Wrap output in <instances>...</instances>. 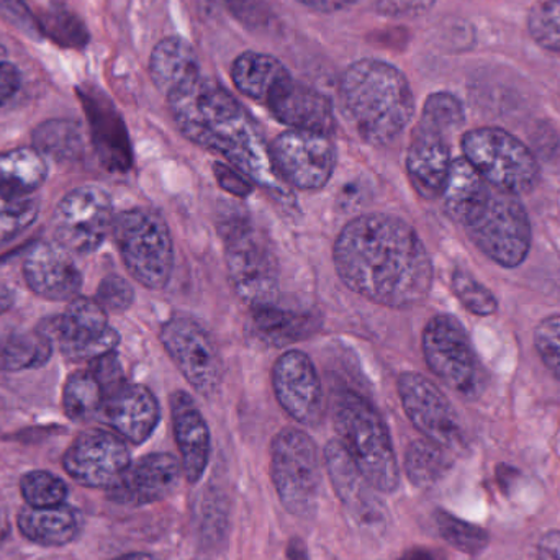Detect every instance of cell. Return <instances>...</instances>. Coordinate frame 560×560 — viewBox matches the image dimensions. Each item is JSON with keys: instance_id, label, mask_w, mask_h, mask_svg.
I'll list each match as a JSON object with an SVG mask.
<instances>
[{"instance_id": "6da1fadb", "label": "cell", "mask_w": 560, "mask_h": 560, "mask_svg": "<svg viewBox=\"0 0 560 560\" xmlns=\"http://www.w3.org/2000/svg\"><path fill=\"white\" fill-rule=\"evenodd\" d=\"M336 272L364 299L410 308L424 302L433 285V262L413 226L385 213L351 220L332 248Z\"/></svg>"}, {"instance_id": "7a4b0ae2", "label": "cell", "mask_w": 560, "mask_h": 560, "mask_svg": "<svg viewBox=\"0 0 560 560\" xmlns=\"http://www.w3.org/2000/svg\"><path fill=\"white\" fill-rule=\"evenodd\" d=\"M167 104L187 140L225 158L252 183L287 192L258 127L222 84L197 75L170 92Z\"/></svg>"}, {"instance_id": "3957f363", "label": "cell", "mask_w": 560, "mask_h": 560, "mask_svg": "<svg viewBox=\"0 0 560 560\" xmlns=\"http://www.w3.org/2000/svg\"><path fill=\"white\" fill-rule=\"evenodd\" d=\"M339 101L355 133L374 147H387L400 137L415 114L408 79L381 59L349 66L339 84Z\"/></svg>"}, {"instance_id": "277c9868", "label": "cell", "mask_w": 560, "mask_h": 560, "mask_svg": "<svg viewBox=\"0 0 560 560\" xmlns=\"http://www.w3.org/2000/svg\"><path fill=\"white\" fill-rule=\"evenodd\" d=\"M332 424L339 443L371 486L377 492L394 493L400 483V469L387 427L371 401L348 388L338 392L332 401Z\"/></svg>"}, {"instance_id": "5b68a950", "label": "cell", "mask_w": 560, "mask_h": 560, "mask_svg": "<svg viewBox=\"0 0 560 560\" xmlns=\"http://www.w3.org/2000/svg\"><path fill=\"white\" fill-rule=\"evenodd\" d=\"M459 223L474 245L497 265L518 268L528 258L532 223L518 196L487 184Z\"/></svg>"}, {"instance_id": "8992f818", "label": "cell", "mask_w": 560, "mask_h": 560, "mask_svg": "<svg viewBox=\"0 0 560 560\" xmlns=\"http://www.w3.org/2000/svg\"><path fill=\"white\" fill-rule=\"evenodd\" d=\"M112 232L131 278L147 289L167 285L173 275L174 245L160 213L151 209L127 210L115 217Z\"/></svg>"}, {"instance_id": "52a82bcc", "label": "cell", "mask_w": 560, "mask_h": 560, "mask_svg": "<svg viewBox=\"0 0 560 560\" xmlns=\"http://www.w3.org/2000/svg\"><path fill=\"white\" fill-rule=\"evenodd\" d=\"M271 480L290 515H316L322 489V460L315 441L296 428H285L271 443Z\"/></svg>"}, {"instance_id": "ba28073f", "label": "cell", "mask_w": 560, "mask_h": 560, "mask_svg": "<svg viewBox=\"0 0 560 560\" xmlns=\"http://www.w3.org/2000/svg\"><path fill=\"white\" fill-rule=\"evenodd\" d=\"M460 147L474 170L495 189L520 197L532 192L538 184L541 171L535 154L515 135L502 128L467 131Z\"/></svg>"}, {"instance_id": "9c48e42d", "label": "cell", "mask_w": 560, "mask_h": 560, "mask_svg": "<svg viewBox=\"0 0 560 560\" xmlns=\"http://www.w3.org/2000/svg\"><path fill=\"white\" fill-rule=\"evenodd\" d=\"M423 354L428 368L447 387L466 398H477L486 374L466 328L451 315H438L423 331Z\"/></svg>"}, {"instance_id": "30bf717a", "label": "cell", "mask_w": 560, "mask_h": 560, "mask_svg": "<svg viewBox=\"0 0 560 560\" xmlns=\"http://www.w3.org/2000/svg\"><path fill=\"white\" fill-rule=\"evenodd\" d=\"M225 259L229 278L240 299L252 306L275 303L279 269L268 240L245 222L226 229Z\"/></svg>"}, {"instance_id": "8fae6325", "label": "cell", "mask_w": 560, "mask_h": 560, "mask_svg": "<svg viewBox=\"0 0 560 560\" xmlns=\"http://www.w3.org/2000/svg\"><path fill=\"white\" fill-rule=\"evenodd\" d=\"M114 203L98 186L69 190L52 215L56 243L72 255L97 252L114 230Z\"/></svg>"}, {"instance_id": "7c38bea8", "label": "cell", "mask_w": 560, "mask_h": 560, "mask_svg": "<svg viewBox=\"0 0 560 560\" xmlns=\"http://www.w3.org/2000/svg\"><path fill=\"white\" fill-rule=\"evenodd\" d=\"M69 361H95L117 348L118 332L108 325L107 312L95 300L75 296L61 315L42 328Z\"/></svg>"}, {"instance_id": "4fadbf2b", "label": "cell", "mask_w": 560, "mask_h": 560, "mask_svg": "<svg viewBox=\"0 0 560 560\" xmlns=\"http://www.w3.org/2000/svg\"><path fill=\"white\" fill-rule=\"evenodd\" d=\"M398 395L405 413L427 440L450 453L466 450V434L456 410L430 378L417 372H405L398 377Z\"/></svg>"}, {"instance_id": "5bb4252c", "label": "cell", "mask_w": 560, "mask_h": 560, "mask_svg": "<svg viewBox=\"0 0 560 560\" xmlns=\"http://www.w3.org/2000/svg\"><path fill=\"white\" fill-rule=\"evenodd\" d=\"M130 466L127 441L102 428L79 433L62 456L66 474L88 489H112Z\"/></svg>"}, {"instance_id": "9a60e30c", "label": "cell", "mask_w": 560, "mask_h": 560, "mask_svg": "<svg viewBox=\"0 0 560 560\" xmlns=\"http://www.w3.org/2000/svg\"><path fill=\"white\" fill-rule=\"evenodd\" d=\"M161 342L186 381L200 395L219 392L223 362L212 336L189 318H171L161 328Z\"/></svg>"}, {"instance_id": "2e32d148", "label": "cell", "mask_w": 560, "mask_h": 560, "mask_svg": "<svg viewBox=\"0 0 560 560\" xmlns=\"http://www.w3.org/2000/svg\"><path fill=\"white\" fill-rule=\"evenodd\" d=\"M269 150L280 179L295 189H322L335 171V144L328 135L283 131L272 141Z\"/></svg>"}, {"instance_id": "e0dca14e", "label": "cell", "mask_w": 560, "mask_h": 560, "mask_svg": "<svg viewBox=\"0 0 560 560\" xmlns=\"http://www.w3.org/2000/svg\"><path fill=\"white\" fill-rule=\"evenodd\" d=\"M323 460L332 490L349 518L372 535L384 533L388 525L387 506L378 497L381 492L365 479L345 446L338 440L329 441Z\"/></svg>"}, {"instance_id": "ac0fdd59", "label": "cell", "mask_w": 560, "mask_h": 560, "mask_svg": "<svg viewBox=\"0 0 560 560\" xmlns=\"http://www.w3.org/2000/svg\"><path fill=\"white\" fill-rule=\"evenodd\" d=\"M272 387L280 407L296 423L315 427L322 421V382L312 359L302 351L283 352L272 369Z\"/></svg>"}, {"instance_id": "d6986e66", "label": "cell", "mask_w": 560, "mask_h": 560, "mask_svg": "<svg viewBox=\"0 0 560 560\" xmlns=\"http://www.w3.org/2000/svg\"><path fill=\"white\" fill-rule=\"evenodd\" d=\"M183 474L180 460L173 454H148L131 464L124 477L107 490L108 500L128 509L163 502L176 492Z\"/></svg>"}, {"instance_id": "ffe728a7", "label": "cell", "mask_w": 560, "mask_h": 560, "mask_svg": "<svg viewBox=\"0 0 560 560\" xmlns=\"http://www.w3.org/2000/svg\"><path fill=\"white\" fill-rule=\"evenodd\" d=\"M72 253L58 243H36L23 259V278L39 299L71 302L82 287V275Z\"/></svg>"}, {"instance_id": "44dd1931", "label": "cell", "mask_w": 560, "mask_h": 560, "mask_svg": "<svg viewBox=\"0 0 560 560\" xmlns=\"http://www.w3.org/2000/svg\"><path fill=\"white\" fill-rule=\"evenodd\" d=\"M271 114L280 124L292 130L331 135L335 130V110L331 101L292 75L280 81L266 101Z\"/></svg>"}, {"instance_id": "7402d4cb", "label": "cell", "mask_w": 560, "mask_h": 560, "mask_svg": "<svg viewBox=\"0 0 560 560\" xmlns=\"http://www.w3.org/2000/svg\"><path fill=\"white\" fill-rule=\"evenodd\" d=\"M98 421L131 444H143L160 423V405L143 385L124 384L105 395Z\"/></svg>"}, {"instance_id": "603a6c76", "label": "cell", "mask_w": 560, "mask_h": 560, "mask_svg": "<svg viewBox=\"0 0 560 560\" xmlns=\"http://www.w3.org/2000/svg\"><path fill=\"white\" fill-rule=\"evenodd\" d=\"M171 415L184 477L187 482L196 486L209 466L212 451L209 424L194 398L186 392L171 395Z\"/></svg>"}, {"instance_id": "cb8c5ba5", "label": "cell", "mask_w": 560, "mask_h": 560, "mask_svg": "<svg viewBox=\"0 0 560 560\" xmlns=\"http://www.w3.org/2000/svg\"><path fill=\"white\" fill-rule=\"evenodd\" d=\"M447 138L450 135L421 124L415 128L408 150L407 170L415 190L423 199L434 200L443 194L453 164Z\"/></svg>"}, {"instance_id": "d4e9b609", "label": "cell", "mask_w": 560, "mask_h": 560, "mask_svg": "<svg viewBox=\"0 0 560 560\" xmlns=\"http://www.w3.org/2000/svg\"><path fill=\"white\" fill-rule=\"evenodd\" d=\"M75 92L84 105L102 161L112 170H127L131 163L130 144L124 120L114 104L94 85H81Z\"/></svg>"}, {"instance_id": "484cf974", "label": "cell", "mask_w": 560, "mask_h": 560, "mask_svg": "<svg viewBox=\"0 0 560 560\" xmlns=\"http://www.w3.org/2000/svg\"><path fill=\"white\" fill-rule=\"evenodd\" d=\"M84 518L74 506L59 503L55 506H23L16 515V528L23 538L43 548L71 545L81 535Z\"/></svg>"}, {"instance_id": "4316f807", "label": "cell", "mask_w": 560, "mask_h": 560, "mask_svg": "<svg viewBox=\"0 0 560 560\" xmlns=\"http://www.w3.org/2000/svg\"><path fill=\"white\" fill-rule=\"evenodd\" d=\"M200 74L199 56L186 39L170 36L154 46L150 58V75L154 85L164 94H170L184 82Z\"/></svg>"}, {"instance_id": "83f0119b", "label": "cell", "mask_w": 560, "mask_h": 560, "mask_svg": "<svg viewBox=\"0 0 560 560\" xmlns=\"http://www.w3.org/2000/svg\"><path fill=\"white\" fill-rule=\"evenodd\" d=\"M289 75V71L279 59L265 52H243L232 66L233 84L253 101H268L276 85Z\"/></svg>"}, {"instance_id": "f1b7e54d", "label": "cell", "mask_w": 560, "mask_h": 560, "mask_svg": "<svg viewBox=\"0 0 560 560\" xmlns=\"http://www.w3.org/2000/svg\"><path fill=\"white\" fill-rule=\"evenodd\" d=\"M253 325L259 338L268 345L289 346L312 335L316 329V318L268 303L253 306Z\"/></svg>"}, {"instance_id": "f546056e", "label": "cell", "mask_w": 560, "mask_h": 560, "mask_svg": "<svg viewBox=\"0 0 560 560\" xmlns=\"http://www.w3.org/2000/svg\"><path fill=\"white\" fill-rule=\"evenodd\" d=\"M48 176L45 158L35 148L0 153V194H33Z\"/></svg>"}, {"instance_id": "4dcf8cb0", "label": "cell", "mask_w": 560, "mask_h": 560, "mask_svg": "<svg viewBox=\"0 0 560 560\" xmlns=\"http://www.w3.org/2000/svg\"><path fill=\"white\" fill-rule=\"evenodd\" d=\"M52 341L42 328L15 332L0 342V372L43 368L51 359Z\"/></svg>"}, {"instance_id": "1f68e13d", "label": "cell", "mask_w": 560, "mask_h": 560, "mask_svg": "<svg viewBox=\"0 0 560 560\" xmlns=\"http://www.w3.org/2000/svg\"><path fill=\"white\" fill-rule=\"evenodd\" d=\"M453 467L451 453L433 441L418 440L405 453V474L415 487L428 489L444 479Z\"/></svg>"}, {"instance_id": "d6a6232c", "label": "cell", "mask_w": 560, "mask_h": 560, "mask_svg": "<svg viewBox=\"0 0 560 560\" xmlns=\"http://www.w3.org/2000/svg\"><path fill=\"white\" fill-rule=\"evenodd\" d=\"M486 180L474 170L472 164L466 158H457L451 164L446 184H444L443 197L444 209L447 215L459 223L464 213L476 202L477 197L482 194Z\"/></svg>"}, {"instance_id": "836d02e7", "label": "cell", "mask_w": 560, "mask_h": 560, "mask_svg": "<svg viewBox=\"0 0 560 560\" xmlns=\"http://www.w3.org/2000/svg\"><path fill=\"white\" fill-rule=\"evenodd\" d=\"M102 404H104V392L91 369L69 375L62 388V408L69 420H97Z\"/></svg>"}, {"instance_id": "e575fe53", "label": "cell", "mask_w": 560, "mask_h": 560, "mask_svg": "<svg viewBox=\"0 0 560 560\" xmlns=\"http://www.w3.org/2000/svg\"><path fill=\"white\" fill-rule=\"evenodd\" d=\"M230 529V500L225 490L209 489L200 500L197 538L206 551H217L226 542Z\"/></svg>"}, {"instance_id": "d590c367", "label": "cell", "mask_w": 560, "mask_h": 560, "mask_svg": "<svg viewBox=\"0 0 560 560\" xmlns=\"http://www.w3.org/2000/svg\"><path fill=\"white\" fill-rule=\"evenodd\" d=\"M33 147L43 158L75 160L82 153V135L72 120H48L33 131Z\"/></svg>"}, {"instance_id": "8d00e7d4", "label": "cell", "mask_w": 560, "mask_h": 560, "mask_svg": "<svg viewBox=\"0 0 560 560\" xmlns=\"http://www.w3.org/2000/svg\"><path fill=\"white\" fill-rule=\"evenodd\" d=\"M36 20L42 36H48L61 48L82 49L91 39L84 22L66 7H51L38 13Z\"/></svg>"}, {"instance_id": "74e56055", "label": "cell", "mask_w": 560, "mask_h": 560, "mask_svg": "<svg viewBox=\"0 0 560 560\" xmlns=\"http://www.w3.org/2000/svg\"><path fill=\"white\" fill-rule=\"evenodd\" d=\"M39 202L33 194H0V248L35 223Z\"/></svg>"}, {"instance_id": "f35d334b", "label": "cell", "mask_w": 560, "mask_h": 560, "mask_svg": "<svg viewBox=\"0 0 560 560\" xmlns=\"http://www.w3.org/2000/svg\"><path fill=\"white\" fill-rule=\"evenodd\" d=\"M434 520L441 538L457 551L479 555L489 545V533L480 526L464 522L444 510H438Z\"/></svg>"}, {"instance_id": "ab89813d", "label": "cell", "mask_w": 560, "mask_h": 560, "mask_svg": "<svg viewBox=\"0 0 560 560\" xmlns=\"http://www.w3.org/2000/svg\"><path fill=\"white\" fill-rule=\"evenodd\" d=\"M466 121L463 104L450 92H434L424 102L420 124L444 135H453Z\"/></svg>"}, {"instance_id": "60d3db41", "label": "cell", "mask_w": 560, "mask_h": 560, "mask_svg": "<svg viewBox=\"0 0 560 560\" xmlns=\"http://www.w3.org/2000/svg\"><path fill=\"white\" fill-rule=\"evenodd\" d=\"M20 493L26 505L43 509L65 503L68 486L61 477L48 470H32L20 479Z\"/></svg>"}, {"instance_id": "b9f144b4", "label": "cell", "mask_w": 560, "mask_h": 560, "mask_svg": "<svg viewBox=\"0 0 560 560\" xmlns=\"http://www.w3.org/2000/svg\"><path fill=\"white\" fill-rule=\"evenodd\" d=\"M528 32L536 45L560 52V0H541L528 15Z\"/></svg>"}, {"instance_id": "7bdbcfd3", "label": "cell", "mask_w": 560, "mask_h": 560, "mask_svg": "<svg viewBox=\"0 0 560 560\" xmlns=\"http://www.w3.org/2000/svg\"><path fill=\"white\" fill-rule=\"evenodd\" d=\"M453 290L459 302L474 315L490 316L499 310L495 295L464 269L454 271Z\"/></svg>"}, {"instance_id": "ee69618b", "label": "cell", "mask_w": 560, "mask_h": 560, "mask_svg": "<svg viewBox=\"0 0 560 560\" xmlns=\"http://www.w3.org/2000/svg\"><path fill=\"white\" fill-rule=\"evenodd\" d=\"M535 346L546 368L560 381V315L548 316L536 326Z\"/></svg>"}, {"instance_id": "f6af8a7d", "label": "cell", "mask_w": 560, "mask_h": 560, "mask_svg": "<svg viewBox=\"0 0 560 560\" xmlns=\"http://www.w3.org/2000/svg\"><path fill=\"white\" fill-rule=\"evenodd\" d=\"M135 300L133 287L120 276H107L102 280L95 302L110 313H121L130 308Z\"/></svg>"}, {"instance_id": "bcb514c9", "label": "cell", "mask_w": 560, "mask_h": 560, "mask_svg": "<svg viewBox=\"0 0 560 560\" xmlns=\"http://www.w3.org/2000/svg\"><path fill=\"white\" fill-rule=\"evenodd\" d=\"M229 12L252 30H268L275 23V13L266 0H222Z\"/></svg>"}, {"instance_id": "7dc6e473", "label": "cell", "mask_w": 560, "mask_h": 560, "mask_svg": "<svg viewBox=\"0 0 560 560\" xmlns=\"http://www.w3.org/2000/svg\"><path fill=\"white\" fill-rule=\"evenodd\" d=\"M0 16L23 35L33 39L42 38L38 20L23 0H0Z\"/></svg>"}, {"instance_id": "c3c4849f", "label": "cell", "mask_w": 560, "mask_h": 560, "mask_svg": "<svg viewBox=\"0 0 560 560\" xmlns=\"http://www.w3.org/2000/svg\"><path fill=\"white\" fill-rule=\"evenodd\" d=\"M213 173H215L217 180L220 186L226 190V192L233 194L236 197H246L253 192V184L245 174L240 173L236 167L226 166L223 163H217L213 166Z\"/></svg>"}, {"instance_id": "681fc988", "label": "cell", "mask_w": 560, "mask_h": 560, "mask_svg": "<svg viewBox=\"0 0 560 560\" xmlns=\"http://www.w3.org/2000/svg\"><path fill=\"white\" fill-rule=\"evenodd\" d=\"M436 0H377V10L387 16H415L428 12Z\"/></svg>"}, {"instance_id": "f907efd6", "label": "cell", "mask_w": 560, "mask_h": 560, "mask_svg": "<svg viewBox=\"0 0 560 560\" xmlns=\"http://www.w3.org/2000/svg\"><path fill=\"white\" fill-rule=\"evenodd\" d=\"M22 84L19 68L10 62H0V105L13 97Z\"/></svg>"}, {"instance_id": "816d5d0a", "label": "cell", "mask_w": 560, "mask_h": 560, "mask_svg": "<svg viewBox=\"0 0 560 560\" xmlns=\"http://www.w3.org/2000/svg\"><path fill=\"white\" fill-rule=\"evenodd\" d=\"M302 5L315 10V12L332 13L354 5L359 0H299Z\"/></svg>"}, {"instance_id": "f5cc1de1", "label": "cell", "mask_w": 560, "mask_h": 560, "mask_svg": "<svg viewBox=\"0 0 560 560\" xmlns=\"http://www.w3.org/2000/svg\"><path fill=\"white\" fill-rule=\"evenodd\" d=\"M539 548L552 559L560 560V532L546 533L539 541Z\"/></svg>"}, {"instance_id": "db71d44e", "label": "cell", "mask_w": 560, "mask_h": 560, "mask_svg": "<svg viewBox=\"0 0 560 560\" xmlns=\"http://www.w3.org/2000/svg\"><path fill=\"white\" fill-rule=\"evenodd\" d=\"M398 560H444L441 552L430 548H411L405 551Z\"/></svg>"}, {"instance_id": "11a10c76", "label": "cell", "mask_w": 560, "mask_h": 560, "mask_svg": "<svg viewBox=\"0 0 560 560\" xmlns=\"http://www.w3.org/2000/svg\"><path fill=\"white\" fill-rule=\"evenodd\" d=\"M15 303V293L5 283H0V315L9 312Z\"/></svg>"}, {"instance_id": "9f6ffc18", "label": "cell", "mask_w": 560, "mask_h": 560, "mask_svg": "<svg viewBox=\"0 0 560 560\" xmlns=\"http://www.w3.org/2000/svg\"><path fill=\"white\" fill-rule=\"evenodd\" d=\"M110 560H154V558L147 555V552H130V555L118 556V558Z\"/></svg>"}, {"instance_id": "6f0895ef", "label": "cell", "mask_w": 560, "mask_h": 560, "mask_svg": "<svg viewBox=\"0 0 560 560\" xmlns=\"http://www.w3.org/2000/svg\"><path fill=\"white\" fill-rule=\"evenodd\" d=\"M7 58V49L5 46L0 43V62H3V59Z\"/></svg>"}]
</instances>
